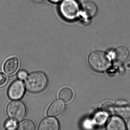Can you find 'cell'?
<instances>
[{"label":"cell","instance_id":"3957f363","mask_svg":"<svg viewBox=\"0 0 130 130\" xmlns=\"http://www.w3.org/2000/svg\"><path fill=\"white\" fill-rule=\"evenodd\" d=\"M90 67L94 70L102 72L108 70L111 66V62L106 54L100 51L92 52L88 57Z\"/></svg>","mask_w":130,"mask_h":130},{"label":"cell","instance_id":"4fadbf2b","mask_svg":"<svg viewBox=\"0 0 130 130\" xmlns=\"http://www.w3.org/2000/svg\"><path fill=\"white\" fill-rule=\"evenodd\" d=\"M59 98L63 102L69 103L73 97V93L70 89L67 87L62 89L59 93Z\"/></svg>","mask_w":130,"mask_h":130},{"label":"cell","instance_id":"7c38bea8","mask_svg":"<svg viewBox=\"0 0 130 130\" xmlns=\"http://www.w3.org/2000/svg\"><path fill=\"white\" fill-rule=\"evenodd\" d=\"M19 66V61L16 57L8 59L4 65V70L7 74L12 75L15 73Z\"/></svg>","mask_w":130,"mask_h":130},{"label":"cell","instance_id":"ba28073f","mask_svg":"<svg viewBox=\"0 0 130 130\" xmlns=\"http://www.w3.org/2000/svg\"><path fill=\"white\" fill-rule=\"evenodd\" d=\"M130 56L129 50L124 46H120L116 48L113 53V58L117 63L121 64L126 62Z\"/></svg>","mask_w":130,"mask_h":130},{"label":"cell","instance_id":"30bf717a","mask_svg":"<svg viewBox=\"0 0 130 130\" xmlns=\"http://www.w3.org/2000/svg\"><path fill=\"white\" fill-rule=\"evenodd\" d=\"M106 129L107 130H125L126 128L124 122L122 119L114 116L109 119L106 124Z\"/></svg>","mask_w":130,"mask_h":130},{"label":"cell","instance_id":"9a60e30c","mask_svg":"<svg viewBox=\"0 0 130 130\" xmlns=\"http://www.w3.org/2000/svg\"><path fill=\"white\" fill-rule=\"evenodd\" d=\"M17 129L18 130H35V126L31 121L25 120L19 124Z\"/></svg>","mask_w":130,"mask_h":130},{"label":"cell","instance_id":"6da1fadb","mask_svg":"<svg viewBox=\"0 0 130 130\" xmlns=\"http://www.w3.org/2000/svg\"><path fill=\"white\" fill-rule=\"evenodd\" d=\"M47 84L48 79L46 75L39 71L30 74L25 81L26 89L32 93H38L43 91Z\"/></svg>","mask_w":130,"mask_h":130},{"label":"cell","instance_id":"8992f818","mask_svg":"<svg viewBox=\"0 0 130 130\" xmlns=\"http://www.w3.org/2000/svg\"><path fill=\"white\" fill-rule=\"evenodd\" d=\"M116 112L121 118L127 119L130 117V103L124 100L117 101L115 105Z\"/></svg>","mask_w":130,"mask_h":130},{"label":"cell","instance_id":"ffe728a7","mask_svg":"<svg viewBox=\"0 0 130 130\" xmlns=\"http://www.w3.org/2000/svg\"><path fill=\"white\" fill-rule=\"evenodd\" d=\"M48 1L53 3H60L62 0H48Z\"/></svg>","mask_w":130,"mask_h":130},{"label":"cell","instance_id":"5b68a950","mask_svg":"<svg viewBox=\"0 0 130 130\" xmlns=\"http://www.w3.org/2000/svg\"><path fill=\"white\" fill-rule=\"evenodd\" d=\"M25 92V86L23 82L18 80L11 84L8 90V94L10 99L18 100L23 96Z\"/></svg>","mask_w":130,"mask_h":130},{"label":"cell","instance_id":"9c48e42d","mask_svg":"<svg viewBox=\"0 0 130 130\" xmlns=\"http://www.w3.org/2000/svg\"><path fill=\"white\" fill-rule=\"evenodd\" d=\"M81 11L85 17L88 19H91L94 17L97 14L98 8L94 2L87 1L82 4Z\"/></svg>","mask_w":130,"mask_h":130},{"label":"cell","instance_id":"277c9868","mask_svg":"<svg viewBox=\"0 0 130 130\" xmlns=\"http://www.w3.org/2000/svg\"><path fill=\"white\" fill-rule=\"evenodd\" d=\"M7 114L11 119L16 121H20L25 117L26 108L22 101L16 100L11 102L7 106Z\"/></svg>","mask_w":130,"mask_h":130},{"label":"cell","instance_id":"8fae6325","mask_svg":"<svg viewBox=\"0 0 130 130\" xmlns=\"http://www.w3.org/2000/svg\"><path fill=\"white\" fill-rule=\"evenodd\" d=\"M59 124L57 119L52 117L46 118L40 123L39 130H58Z\"/></svg>","mask_w":130,"mask_h":130},{"label":"cell","instance_id":"52a82bcc","mask_svg":"<svg viewBox=\"0 0 130 130\" xmlns=\"http://www.w3.org/2000/svg\"><path fill=\"white\" fill-rule=\"evenodd\" d=\"M65 110V105L62 101L56 100L48 108L47 112L48 116L57 117L63 114Z\"/></svg>","mask_w":130,"mask_h":130},{"label":"cell","instance_id":"5bb4252c","mask_svg":"<svg viewBox=\"0 0 130 130\" xmlns=\"http://www.w3.org/2000/svg\"><path fill=\"white\" fill-rule=\"evenodd\" d=\"M108 116V115L103 111L99 112L96 113L94 116V122L99 125L103 124L107 120Z\"/></svg>","mask_w":130,"mask_h":130},{"label":"cell","instance_id":"2e32d148","mask_svg":"<svg viewBox=\"0 0 130 130\" xmlns=\"http://www.w3.org/2000/svg\"><path fill=\"white\" fill-rule=\"evenodd\" d=\"M102 110L108 115H112L115 111V106L111 103H106L102 106Z\"/></svg>","mask_w":130,"mask_h":130},{"label":"cell","instance_id":"e0dca14e","mask_svg":"<svg viewBox=\"0 0 130 130\" xmlns=\"http://www.w3.org/2000/svg\"><path fill=\"white\" fill-rule=\"evenodd\" d=\"M5 127L8 130H14L17 127V121L12 119L8 120L5 123Z\"/></svg>","mask_w":130,"mask_h":130},{"label":"cell","instance_id":"ac0fdd59","mask_svg":"<svg viewBox=\"0 0 130 130\" xmlns=\"http://www.w3.org/2000/svg\"><path fill=\"white\" fill-rule=\"evenodd\" d=\"M7 81V77L3 73H0V87L4 86Z\"/></svg>","mask_w":130,"mask_h":130},{"label":"cell","instance_id":"44dd1931","mask_svg":"<svg viewBox=\"0 0 130 130\" xmlns=\"http://www.w3.org/2000/svg\"><path fill=\"white\" fill-rule=\"evenodd\" d=\"M32 1L35 3H42L44 2L45 0H32Z\"/></svg>","mask_w":130,"mask_h":130},{"label":"cell","instance_id":"d6986e66","mask_svg":"<svg viewBox=\"0 0 130 130\" xmlns=\"http://www.w3.org/2000/svg\"><path fill=\"white\" fill-rule=\"evenodd\" d=\"M28 76V73L24 70L20 71L18 73V77L20 79L23 80L26 79Z\"/></svg>","mask_w":130,"mask_h":130},{"label":"cell","instance_id":"7402d4cb","mask_svg":"<svg viewBox=\"0 0 130 130\" xmlns=\"http://www.w3.org/2000/svg\"><path fill=\"white\" fill-rule=\"evenodd\" d=\"M127 128L128 130H130V119L128 120L127 123Z\"/></svg>","mask_w":130,"mask_h":130},{"label":"cell","instance_id":"603a6c76","mask_svg":"<svg viewBox=\"0 0 130 130\" xmlns=\"http://www.w3.org/2000/svg\"><path fill=\"white\" fill-rule=\"evenodd\" d=\"M127 67L128 68H130V63L128 64L127 65Z\"/></svg>","mask_w":130,"mask_h":130},{"label":"cell","instance_id":"7a4b0ae2","mask_svg":"<svg viewBox=\"0 0 130 130\" xmlns=\"http://www.w3.org/2000/svg\"><path fill=\"white\" fill-rule=\"evenodd\" d=\"M58 10L63 19L73 21L78 18L80 8L77 0H62L60 3Z\"/></svg>","mask_w":130,"mask_h":130}]
</instances>
